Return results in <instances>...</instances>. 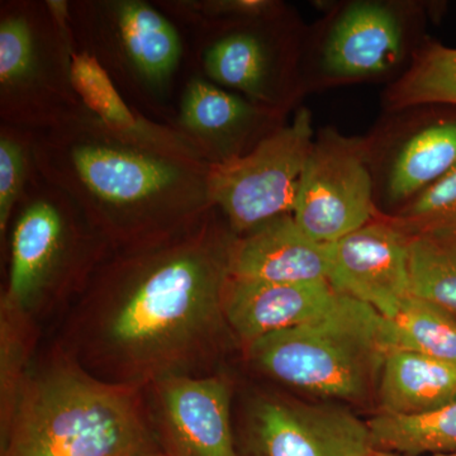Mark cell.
<instances>
[{"label":"cell","mask_w":456,"mask_h":456,"mask_svg":"<svg viewBox=\"0 0 456 456\" xmlns=\"http://www.w3.org/2000/svg\"><path fill=\"white\" fill-rule=\"evenodd\" d=\"M455 165L456 110H452L426 119L393 145L383 164V200L402 208Z\"/></svg>","instance_id":"cell-17"},{"label":"cell","mask_w":456,"mask_h":456,"mask_svg":"<svg viewBox=\"0 0 456 456\" xmlns=\"http://www.w3.org/2000/svg\"><path fill=\"white\" fill-rule=\"evenodd\" d=\"M330 246L311 239L292 215L266 222L231 248L230 275L265 283L329 281Z\"/></svg>","instance_id":"cell-13"},{"label":"cell","mask_w":456,"mask_h":456,"mask_svg":"<svg viewBox=\"0 0 456 456\" xmlns=\"http://www.w3.org/2000/svg\"><path fill=\"white\" fill-rule=\"evenodd\" d=\"M117 53L141 82L159 86L178 68L182 41L175 27L151 5L122 0L107 5Z\"/></svg>","instance_id":"cell-18"},{"label":"cell","mask_w":456,"mask_h":456,"mask_svg":"<svg viewBox=\"0 0 456 456\" xmlns=\"http://www.w3.org/2000/svg\"><path fill=\"white\" fill-rule=\"evenodd\" d=\"M370 456H408V455L395 454V452H378V450H374V452H371ZM428 456H456V452H450V454L428 455Z\"/></svg>","instance_id":"cell-29"},{"label":"cell","mask_w":456,"mask_h":456,"mask_svg":"<svg viewBox=\"0 0 456 456\" xmlns=\"http://www.w3.org/2000/svg\"><path fill=\"white\" fill-rule=\"evenodd\" d=\"M371 154L373 139L331 127L314 136L293 212L314 241L334 244L377 217Z\"/></svg>","instance_id":"cell-9"},{"label":"cell","mask_w":456,"mask_h":456,"mask_svg":"<svg viewBox=\"0 0 456 456\" xmlns=\"http://www.w3.org/2000/svg\"><path fill=\"white\" fill-rule=\"evenodd\" d=\"M143 445L139 417L123 393L59 374L27 395L3 456H139Z\"/></svg>","instance_id":"cell-3"},{"label":"cell","mask_w":456,"mask_h":456,"mask_svg":"<svg viewBox=\"0 0 456 456\" xmlns=\"http://www.w3.org/2000/svg\"><path fill=\"white\" fill-rule=\"evenodd\" d=\"M217 26L224 27L203 56L207 75L257 106L285 113L305 92L301 26L288 13Z\"/></svg>","instance_id":"cell-8"},{"label":"cell","mask_w":456,"mask_h":456,"mask_svg":"<svg viewBox=\"0 0 456 456\" xmlns=\"http://www.w3.org/2000/svg\"><path fill=\"white\" fill-rule=\"evenodd\" d=\"M49 8V7H47ZM69 29L53 14L23 5L0 22L2 116L16 125L53 128L83 110L73 88Z\"/></svg>","instance_id":"cell-6"},{"label":"cell","mask_w":456,"mask_h":456,"mask_svg":"<svg viewBox=\"0 0 456 456\" xmlns=\"http://www.w3.org/2000/svg\"><path fill=\"white\" fill-rule=\"evenodd\" d=\"M411 290L456 317V239L411 236Z\"/></svg>","instance_id":"cell-23"},{"label":"cell","mask_w":456,"mask_h":456,"mask_svg":"<svg viewBox=\"0 0 456 456\" xmlns=\"http://www.w3.org/2000/svg\"><path fill=\"white\" fill-rule=\"evenodd\" d=\"M241 456H370L367 422L336 404L268 399L251 416Z\"/></svg>","instance_id":"cell-11"},{"label":"cell","mask_w":456,"mask_h":456,"mask_svg":"<svg viewBox=\"0 0 456 456\" xmlns=\"http://www.w3.org/2000/svg\"><path fill=\"white\" fill-rule=\"evenodd\" d=\"M232 245L224 250L200 236L154 257L113 318L114 341L147 349L200 325L224 301Z\"/></svg>","instance_id":"cell-4"},{"label":"cell","mask_w":456,"mask_h":456,"mask_svg":"<svg viewBox=\"0 0 456 456\" xmlns=\"http://www.w3.org/2000/svg\"><path fill=\"white\" fill-rule=\"evenodd\" d=\"M389 321L395 349L415 351L456 364L454 314L412 294Z\"/></svg>","instance_id":"cell-22"},{"label":"cell","mask_w":456,"mask_h":456,"mask_svg":"<svg viewBox=\"0 0 456 456\" xmlns=\"http://www.w3.org/2000/svg\"><path fill=\"white\" fill-rule=\"evenodd\" d=\"M189 8L200 11L218 22H244L274 18L287 13L281 3L273 0H215V2L188 3Z\"/></svg>","instance_id":"cell-27"},{"label":"cell","mask_w":456,"mask_h":456,"mask_svg":"<svg viewBox=\"0 0 456 456\" xmlns=\"http://www.w3.org/2000/svg\"><path fill=\"white\" fill-rule=\"evenodd\" d=\"M426 235L445 237V239H456V218L454 221L450 222V224H445V226L439 228V230L434 231V232L426 233Z\"/></svg>","instance_id":"cell-28"},{"label":"cell","mask_w":456,"mask_h":456,"mask_svg":"<svg viewBox=\"0 0 456 456\" xmlns=\"http://www.w3.org/2000/svg\"><path fill=\"white\" fill-rule=\"evenodd\" d=\"M70 77L73 88L84 107L104 123L119 132L139 131L146 121L132 113L119 95L107 69L86 51L71 55Z\"/></svg>","instance_id":"cell-24"},{"label":"cell","mask_w":456,"mask_h":456,"mask_svg":"<svg viewBox=\"0 0 456 456\" xmlns=\"http://www.w3.org/2000/svg\"><path fill=\"white\" fill-rule=\"evenodd\" d=\"M32 147L26 139H20L9 131L2 130L0 136V231L4 232L9 217L18 200L25 193Z\"/></svg>","instance_id":"cell-26"},{"label":"cell","mask_w":456,"mask_h":456,"mask_svg":"<svg viewBox=\"0 0 456 456\" xmlns=\"http://www.w3.org/2000/svg\"><path fill=\"white\" fill-rule=\"evenodd\" d=\"M383 213V212H382ZM389 221L407 235H426L445 226L456 218V165L425 191L417 194Z\"/></svg>","instance_id":"cell-25"},{"label":"cell","mask_w":456,"mask_h":456,"mask_svg":"<svg viewBox=\"0 0 456 456\" xmlns=\"http://www.w3.org/2000/svg\"><path fill=\"white\" fill-rule=\"evenodd\" d=\"M383 413L419 415L456 401V364L415 351L395 349L378 380Z\"/></svg>","instance_id":"cell-19"},{"label":"cell","mask_w":456,"mask_h":456,"mask_svg":"<svg viewBox=\"0 0 456 456\" xmlns=\"http://www.w3.org/2000/svg\"><path fill=\"white\" fill-rule=\"evenodd\" d=\"M422 5L353 0L336 5L305 42V89L373 82L403 73L419 41Z\"/></svg>","instance_id":"cell-5"},{"label":"cell","mask_w":456,"mask_h":456,"mask_svg":"<svg viewBox=\"0 0 456 456\" xmlns=\"http://www.w3.org/2000/svg\"><path fill=\"white\" fill-rule=\"evenodd\" d=\"M395 349L391 321L342 294L310 322L250 344L255 362L279 382L350 402L377 388L384 362Z\"/></svg>","instance_id":"cell-2"},{"label":"cell","mask_w":456,"mask_h":456,"mask_svg":"<svg viewBox=\"0 0 456 456\" xmlns=\"http://www.w3.org/2000/svg\"><path fill=\"white\" fill-rule=\"evenodd\" d=\"M338 294L329 281L265 283L230 279L224 308L236 334L253 344L264 336L310 322L329 310Z\"/></svg>","instance_id":"cell-15"},{"label":"cell","mask_w":456,"mask_h":456,"mask_svg":"<svg viewBox=\"0 0 456 456\" xmlns=\"http://www.w3.org/2000/svg\"><path fill=\"white\" fill-rule=\"evenodd\" d=\"M42 179L106 221L198 217L213 208L211 164L182 132L107 127L86 108L32 145Z\"/></svg>","instance_id":"cell-1"},{"label":"cell","mask_w":456,"mask_h":456,"mask_svg":"<svg viewBox=\"0 0 456 456\" xmlns=\"http://www.w3.org/2000/svg\"><path fill=\"white\" fill-rule=\"evenodd\" d=\"M367 424L378 452L408 456L456 452V401L419 415L380 412Z\"/></svg>","instance_id":"cell-21"},{"label":"cell","mask_w":456,"mask_h":456,"mask_svg":"<svg viewBox=\"0 0 456 456\" xmlns=\"http://www.w3.org/2000/svg\"><path fill=\"white\" fill-rule=\"evenodd\" d=\"M314 132L311 112L299 108L248 154L211 164L209 200L236 232H251L266 222L292 215Z\"/></svg>","instance_id":"cell-7"},{"label":"cell","mask_w":456,"mask_h":456,"mask_svg":"<svg viewBox=\"0 0 456 456\" xmlns=\"http://www.w3.org/2000/svg\"><path fill=\"white\" fill-rule=\"evenodd\" d=\"M284 114L193 79L183 95L179 126L209 164H220L250 152L281 127Z\"/></svg>","instance_id":"cell-12"},{"label":"cell","mask_w":456,"mask_h":456,"mask_svg":"<svg viewBox=\"0 0 456 456\" xmlns=\"http://www.w3.org/2000/svg\"><path fill=\"white\" fill-rule=\"evenodd\" d=\"M13 240L9 297L23 305L46 283L64 250L69 197L46 180H33Z\"/></svg>","instance_id":"cell-14"},{"label":"cell","mask_w":456,"mask_h":456,"mask_svg":"<svg viewBox=\"0 0 456 456\" xmlns=\"http://www.w3.org/2000/svg\"><path fill=\"white\" fill-rule=\"evenodd\" d=\"M163 406L176 455L241 456L231 428L230 393L221 380H169Z\"/></svg>","instance_id":"cell-16"},{"label":"cell","mask_w":456,"mask_h":456,"mask_svg":"<svg viewBox=\"0 0 456 456\" xmlns=\"http://www.w3.org/2000/svg\"><path fill=\"white\" fill-rule=\"evenodd\" d=\"M426 106L456 108V49L432 40L422 42L384 93V107L391 112Z\"/></svg>","instance_id":"cell-20"},{"label":"cell","mask_w":456,"mask_h":456,"mask_svg":"<svg viewBox=\"0 0 456 456\" xmlns=\"http://www.w3.org/2000/svg\"><path fill=\"white\" fill-rule=\"evenodd\" d=\"M411 236L382 212L330 246V285L392 320L412 296Z\"/></svg>","instance_id":"cell-10"}]
</instances>
